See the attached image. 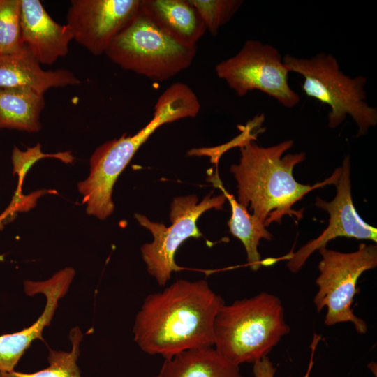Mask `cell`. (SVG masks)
Here are the masks:
<instances>
[{
    "label": "cell",
    "instance_id": "44dd1931",
    "mask_svg": "<svg viewBox=\"0 0 377 377\" xmlns=\"http://www.w3.org/2000/svg\"><path fill=\"white\" fill-rule=\"evenodd\" d=\"M195 8L207 31L216 36L219 29L228 22L242 5L240 0H188Z\"/></svg>",
    "mask_w": 377,
    "mask_h": 377
},
{
    "label": "cell",
    "instance_id": "d6986e66",
    "mask_svg": "<svg viewBox=\"0 0 377 377\" xmlns=\"http://www.w3.org/2000/svg\"><path fill=\"white\" fill-rule=\"evenodd\" d=\"M83 334L78 327L71 329L69 339L72 345L70 351L50 350L48 355L49 366L34 373H22L15 371H0V377H82L77 362L80 355V346Z\"/></svg>",
    "mask_w": 377,
    "mask_h": 377
},
{
    "label": "cell",
    "instance_id": "6da1fadb",
    "mask_svg": "<svg viewBox=\"0 0 377 377\" xmlns=\"http://www.w3.org/2000/svg\"><path fill=\"white\" fill-rule=\"evenodd\" d=\"M224 304L205 280H177L146 297L135 317L133 339L143 352L165 359L212 347L215 319Z\"/></svg>",
    "mask_w": 377,
    "mask_h": 377
},
{
    "label": "cell",
    "instance_id": "e0dca14e",
    "mask_svg": "<svg viewBox=\"0 0 377 377\" xmlns=\"http://www.w3.org/2000/svg\"><path fill=\"white\" fill-rule=\"evenodd\" d=\"M44 107V94L29 89L0 88V129L38 132Z\"/></svg>",
    "mask_w": 377,
    "mask_h": 377
},
{
    "label": "cell",
    "instance_id": "603a6c76",
    "mask_svg": "<svg viewBox=\"0 0 377 377\" xmlns=\"http://www.w3.org/2000/svg\"><path fill=\"white\" fill-rule=\"evenodd\" d=\"M16 209L15 208L12 206L11 205H10V207L8 208V209H6L1 216H0V229L2 228L3 226V223L4 222V221L8 217L10 216V215L13 212H15Z\"/></svg>",
    "mask_w": 377,
    "mask_h": 377
},
{
    "label": "cell",
    "instance_id": "7a4b0ae2",
    "mask_svg": "<svg viewBox=\"0 0 377 377\" xmlns=\"http://www.w3.org/2000/svg\"><path fill=\"white\" fill-rule=\"evenodd\" d=\"M256 133L248 135L239 145L241 157L232 165L230 172L237 182V202L249 209L265 226L281 223L285 215L300 220L303 210L295 211L293 205L314 188L334 184L340 168L325 182L314 186L297 182L294 167L305 158L304 153L283 154L293 145V140L264 147L254 140Z\"/></svg>",
    "mask_w": 377,
    "mask_h": 377
},
{
    "label": "cell",
    "instance_id": "4fadbf2b",
    "mask_svg": "<svg viewBox=\"0 0 377 377\" xmlns=\"http://www.w3.org/2000/svg\"><path fill=\"white\" fill-rule=\"evenodd\" d=\"M21 34L23 45L45 65L66 55L73 40L70 27L55 22L39 0H21Z\"/></svg>",
    "mask_w": 377,
    "mask_h": 377
},
{
    "label": "cell",
    "instance_id": "9a60e30c",
    "mask_svg": "<svg viewBox=\"0 0 377 377\" xmlns=\"http://www.w3.org/2000/svg\"><path fill=\"white\" fill-rule=\"evenodd\" d=\"M140 9L161 31L184 47H197L207 31L188 0H141Z\"/></svg>",
    "mask_w": 377,
    "mask_h": 377
},
{
    "label": "cell",
    "instance_id": "8992f818",
    "mask_svg": "<svg viewBox=\"0 0 377 377\" xmlns=\"http://www.w3.org/2000/svg\"><path fill=\"white\" fill-rule=\"evenodd\" d=\"M197 47H184L161 31L141 10L114 38L105 54L126 71L164 82L188 68Z\"/></svg>",
    "mask_w": 377,
    "mask_h": 377
},
{
    "label": "cell",
    "instance_id": "ffe728a7",
    "mask_svg": "<svg viewBox=\"0 0 377 377\" xmlns=\"http://www.w3.org/2000/svg\"><path fill=\"white\" fill-rule=\"evenodd\" d=\"M23 46L21 0H0V54L17 52Z\"/></svg>",
    "mask_w": 377,
    "mask_h": 377
},
{
    "label": "cell",
    "instance_id": "7402d4cb",
    "mask_svg": "<svg viewBox=\"0 0 377 377\" xmlns=\"http://www.w3.org/2000/svg\"><path fill=\"white\" fill-rule=\"evenodd\" d=\"M321 340V335L314 334L311 343L310 345L311 348V355L309 363L306 371L304 377H309L311 371L313 369L314 364V354L318 342ZM276 371V367H275L270 360V359L266 356L262 358L261 360L253 363V373L254 377H274L275 373ZM291 377V376H290Z\"/></svg>",
    "mask_w": 377,
    "mask_h": 377
},
{
    "label": "cell",
    "instance_id": "30bf717a",
    "mask_svg": "<svg viewBox=\"0 0 377 377\" xmlns=\"http://www.w3.org/2000/svg\"><path fill=\"white\" fill-rule=\"evenodd\" d=\"M141 0H72L66 24L91 54H105L114 38L138 14Z\"/></svg>",
    "mask_w": 377,
    "mask_h": 377
},
{
    "label": "cell",
    "instance_id": "3957f363",
    "mask_svg": "<svg viewBox=\"0 0 377 377\" xmlns=\"http://www.w3.org/2000/svg\"><path fill=\"white\" fill-rule=\"evenodd\" d=\"M199 102L186 85L176 82L158 98L151 120L133 135H123L99 146L90 158L88 177L77 184L86 212L105 219L114 209L112 189L118 177L138 149L160 126L181 119L195 117Z\"/></svg>",
    "mask_w": 377,
    "mask_h": 377
},
{
    "label": "cell",
    "instance_id": "8fae6325",
    "mask_svg": "<svg viewBox=\"0 0 377 377\" xmlns=\"http://www.w3.org/2000/svg\"><path fill=\"white\" fill-rule=\"evenodd\" d=\"M350 162L348 156L344 158L340 172L334 184L337 193L331 202L316 198L315 205L329 213V225L316 239L307 242L296 252L286 256L287 267L297 273L308 258L316 250L337 237H345L367 239L376 243L377 229L363 221L358 215L352 199L350 178Z\"/></svg>",
    "mask_w": 377,
    "mask_h": 377
},
{
    "label": "cell",
    "instance_id": "5b68a950",
    "mask_svg": "<svg viewBox=\"0 0 377 377\" xmlns=\"http://www.w3.org/2000/svg\"><path fill=\"white\" fill-rule=\"evenodd\" d=\"M283 62L289 72L304 77L302 87L306 96L330 107L327 117L330 128H337L348 115L358 126L356 137L364 135L376 125L377 110L366 101L367 78L345 75L332 54L320 52L310 58L287 54Z\"/></svg>",
    "mask_w": 377,
    "mask_h": 377
},
{
    "label": "cell",
    "instance_id": "ba28073f",
    "mask_svg": "<svg viewBox=\"0 0 377 377\" xmlns=\"http://www.w3.org/2000/svg\"><path fill=\"white\" fill-rule=\"evenodd\" d=\"M226 200L223 193L215 197L209 193L200 203L195 195L176 197L170 205L171 225L168 227L153 222L144 215H135L140 224L153 235V242L144 244L141 253L148 273L159 286L167 283L172 272L182 269L175 261V252L179 246L189 237H202L196 225L198 219L210 209H223Z\"/></svg>",
    "mask_w": 377,
    "mask_h": 377
},
{
    "label": "cell",
    "instance_id": "52a82bcc",
    "mask_svg": "<svg viewBox=\"0 0 377 377\" xmlns=\"http://www.w3.org/2000/svg\"><path fill=\"white\" fill-rule=\"evenodd\" d=\"M318 251L322 259L316 280L318 291L313 299L317 311L327 308L324 320L327 326L351 322L357 333L364 334L367 325L354 314L352 304L358 293L360 276L377 266L376 244L361 243L357 250L350 253L327 249L326 246Z\"/></svg>",
    "mask_w": 377,
    "mask_h": 377
},
{
    "label": "cell",
    "instance_id": "7c38bea8",
    "mask_svg": "<svg viewBox=\"0 0 377 377\" xmlns=\"http://www.w3.org/2000/svg\"><path fill=\"white\" fill-rule=\"evenodd\" d=\"M75 274L73 268L66 267L47 280L24 281L25 293L29 296L43 294L46 304L41 315L31 325L17 332L0 336V371H13L31 343L36 339L44 340L43 330L50 325L59 301L67 293Z\"/></svg>",
    "mask_w": 377,
    "mask_h": 377
},
{
    "label": "cell",
    "instance_id": "277c9868",
    "mask_svg": "<svg viewBox=\"0 0 377 377\" xmlns=\"http://www.w3.org/2000/svg\"><path fill=\"white\" fill-rule=\"evenodd\" d=\"M290 330L280 299L263 292L221 308L214 322V349L236 365L253 364Z\"/></svg>",
    "mask_w": 377,
    "mask_h": 377
},
{
    "label": "cell",
    "instance_id": "5bb4252c",
    "mask_svg": "<svg viewBox=\"0 0 377 377\" xmlns=\"http://www.w3.org/2000/svg\"><path fill=\"white\" fill-rule=\"evenodd\" d=\"M80 83L67 69L43 70L25 45L17 52L0 54V88H24L44 94L51 88Z\"/></svg>",
    "mask_w": 377,
    "mask_h": 377
},
{
    "label": "cell",
    "instance_id": "ac0fdd59",
    "mask_svg": "<svg viewBox=\"0 0 377 377\" xmlns=\"http://www.w3.org/2000/svg\"><path fill=\"white\" fill-rule=\"evenodd\" d=\"M210 181L219 188L229 201L232 214L228 221L230 233L243 244L246 252L248 265L253 271H257L263 265L258 246L261 239L271 240L272 235L265 225L255 216L250 214L246 207L241 205L223 187L217 172L212 176Z\"/></svg>",
    "mask_w": 377,
    "mask_h": 377
},
{
    "label": "cell",
    "instance_id": "2e32d148",
    "mask_svg": "<svg viewBox=\"0 0 377 377\" xmlns=\"http://www.w3.org/2000/svg\"><path fill=\"white\" fill-rule=\"evenodd\" d=\"M154 377H244L236 365L212 347L192 349L165 358Z\"/></svg>",
    "mask_w": 377,
    "mask_h": 377
},
{
    "label": "cell",
    "instance_id": "9c48e42d",
    "mask_svg": "<svg viewBox=\"0 0 377 377\" xmlns=\"http://www.w3.org/2000/svg\"><path fill=\"white\" fill-rule=\"evenodd\" d=\"M216 75L239 96L258 90L292 108L300 100L288 84V68L274 46L257 40H248L233 57L215 66Z\"/></svg>",
    "mask_w": 377,
    "mask_h": 377
}]
</instances>
